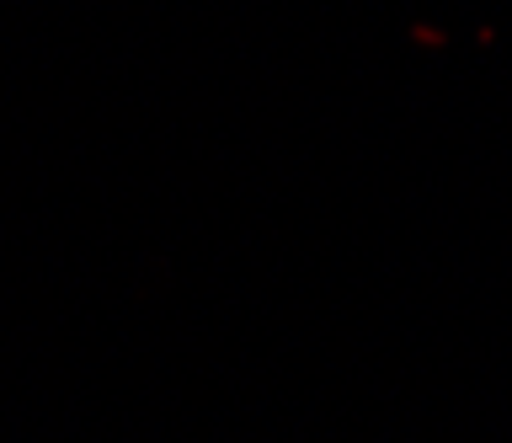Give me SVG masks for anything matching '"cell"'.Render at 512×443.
<instances>
[]
</instances>
